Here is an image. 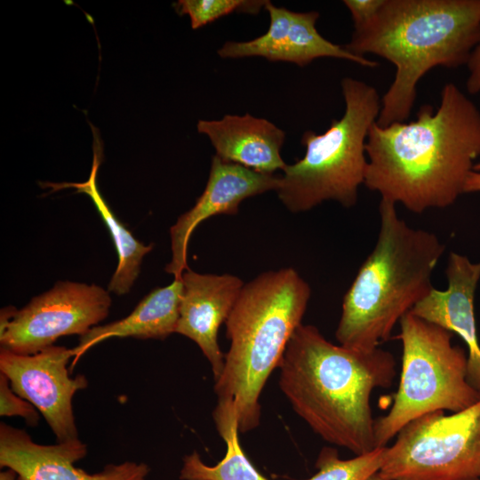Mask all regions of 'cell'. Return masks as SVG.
Segmentation results:
<instances>
[{"mask_svg": "<svg viewBox=\"0 0 480 480\" xmlns=\"http://www.w3.org/2000/svg\"><path fill=\"white\" fill-rule=\"evenodd\" d=\"M345 111L323 133L306 131L303 158L287 164L276 193L292 212L308 211L326 200L351 207L364 183L368 166L365 144L379 116L381 100L376 88L356 78L341 81Z\"/></svg>", "mask_w": 480, "mask_h": 480, "instance_id": "obj_6", "label": "cell"}, {"mask_svg": "<svg viewBox=\"0 0 480 480\" xmlns=\"http://www.w3.org/2000/svg\"><path fill=\"white\" fill-rule=\"evenodd\" d=\"M91 128L93 134V159L88 180L80 183H45V185L54 190L74 188L77 193H84L92 199L108 229L118 257V263L108 285V291L121 296L130 292L140 274L143 258L153 249V244L146 245L138 241L115 215L100 193L97 174L103 158V147L97 129L92 124Z\"/></svg>", "mask_w": 480, "mask_h": 480, "instance_id": "obj_18", "label": "cell"}, {"mask_svg": "<svg viewBox=\"0 0 480 480\" xmlns=\"http://www.w3.org/2000/svg\"><path fill=\"white\" fill-rule=\"evenodd\" d=\"M217 431L227 449L214 466L205 464L197 452L184 456L180 480H269L261 475L244 452L239 441V427L235 404L218 399L212 412Z\"/></svg>", "mask_w": 480, "mask_h": 480, "instance_id": "obj_19", "label": "cell"}, {"mask_svg": "<svg viewBox=\"0 0 480 480\" xmlns=\"http://www.w3.org/2000/svg\"><path fill=\"white\" fill-rule=\"evenodd\" d=\"M445 274L446 290L432 288L411 312L431 324L457 333L467 344L468 380L480 392V345L474 312L475 292L480 280V262L451 252Z\"/></svg>", "mask_w": 480, "mask_h": 480, "instance_id": "obj_15", "label": "cell"}, {"mask_svg": "<svg viewBox=\"0 0 480 480\" xmlns=\"http://www.w3.org/2000/svg\"><path fill=\"white\" fill-rule=\"evenodd\" d=\"M182 290L181 277L174 278L171 284L151 291L127 316L92 327L80 336L78 345L73 348L71 368L88 349L108 339L164 340L175 332Z\"/></svg>", "mask_w": 480, "mask_h": 480, "instance_id": "obj_17", "label": "cell"}, {"mask_svg": "<svg viewBox=\"0 0 480 480\" xmlns=\"http://www.w3.org/2000/svg\"><path fill=\"white\" fill-rule=\"evenodd\" d=\"M278 368L282 392L322 439L356 456L377 448L371 396L392 385L396 372L390 352L334 345L316 326L301 324Z\"/></svg>", "mask_w": 480, "mask_h": 480, "instance_id": "obj_2", "label": "cell"}, {"mask_svg": "<svg viewBox=\"0 0 480 480\" xmlns=\"http://www.w3.org/2000/svg\"><path fill=\"white\" fill-rule=\"evenodd\" d=\"M378 473L385 480H480V400L407 423L385 447Z\"/></svg>", "mask_w": 480, "mask_h": 480, "instance_id": "obj_8", "label": "cell"}, {"mask_svg": "<svg viewBox=\"0 0 480 480\" xmlns=\"http://www.w3.org/2000/svg\"><path fill=\"white\" fill-rule=\"evenodd\" d=\"M196 128L209 138L215 156L223 161L266 174L287 165L281 156L285 133L265 118L226 115L219 120H199Z\"/></svg>", "mask_w": 480, "mask_h": 480, "instance_id": "obj_16", "label": "cell"}, {"mask_svg": "<svg viewBox=\"0 0 480 480\" xmlns=\"http://www.w3.org/2000/svg\"><path fill=\"white\" fill-rule=\"evenodd\" d=\"M366 480H385L384 478H382L379 473H374L372 474V476H370Z\"/></svg>", "mask_w": 480, "mask_h": 480, "instance_id": "obj_27", "label": "cell"}, {"mask_svg": "<svg viewBox=\"0 0 480 480\" xmlns=\"http://www.w3.org/2000/svg\"><path fill=\"white\" fill-rule=\"evenodd\" d=\"M17 473L12 468H5L0 473V480H17Z\"/></svg>", "mask_w": 480, "mask_h": 480, "instance_id": "obj_26", "label": "cell"}, {"mask_svg": "<svg viewBox=\"0 0 480 480\" xmlns=\"http://www.w3.org/2000/svg\"><path fill=\"white\" fill-rule=\"evenodd\" d=\"M384 0H344L354 24V28L368 23L383 4Z\"/></svg>", "mask_w": 480, "mask_h": 480, "instance_id": "obj_23", "label": "cell"}, {"mask_svg": "<svg viewBox=\"0 0 480 480\" xmlns=\"http://www.w3.org/2000/svg\"><path fill=\"white\" fill-rule=\"evenodd\" d=\"M474 192H480V163L474 165L464 185L463 194Z\"/></svg>", "mask_w": 480, "mask_h": 480, "instance_id": "obj_25", "label": "cell"}, {"mask_svg": "<svg viewBox=\"0 0 480 480\" xmlns=\"http://www.w3.org/2000/svg\"><path fill=\"white\" fill-rule=\"evenodd\" d=\"M365 150L364 184L381 199L415 213L447 207L463 194L480 156V111L448 83L436 110L424 104L410 123L372 124Z\"/></svg>", "mask_w": 480, "mask_h": 480, "instance_id": "obj_1", "label": "cell"}, {"mask_svg": "<svg viewBox=\"0 0 480 480\" xmlns=\"http://www.w3.org/2000/svg\"><path fill=\"white\" fill-rule=\"evenodd\" d=\"M310 294L292 268L262 273L244 284L225 323L230 346L214 385L218 399L234 402L241 433L259 426L260 394L301 324Z\"/></svg>", "mask_w": 480, "mask_h": 480, "instance_id": "obj_5", "label": "cell"}, {"mask_svg": "<svg viewBox=\"0 0 480 480\" xmlns=\"http://www.w3.org/2000/svg\"><path fill=\"white\" fill-rule=\"evenodd\" d=\"M111 302L109 292L99 285L58 282L20 309H2L1 348L33 355L60 337L82 336L108 316Z\"/></svg>", "mask_w": 480, "mask_h": 480, "instance_id": "obj_9", "label": "cell"}, {"mask_svg": "<svg viewBox=\"0 0 480 480\" xmlns=\"http://www.w3.org/2000/svg\"><path fill=\"white\" fill-rule=\"evenodd\" d=\"M396 338L403 347L397 391L389 412L374 424L376 447H385L410 421L436 411L453 413L480 400L468 380V356L452 345V332L425 321L411 311L399 321Z\"/></svg>", "mask_w": 480, "mask_h": 480, "instance_id": "obj_7", "label": "cell"}, {"mask_svg": "<svg viewBox=\"0 0 480 480\" xmlns=\"http://www.w3.org/2000/svg\"><path fill=\"white\" fill-rule=\"evenodd\" d=\"M262 0H180L173 4L180 15H188L191 28H199L232 12L258 13L265 6Z\"/></svg>", "mask_w": 480, "mask_h": 480, "instance_id": "obj_21", "label": "cell"}, {"mask_svg": "<svg viewBox=\"0 0 480 480\" xmlns=\"http://www.w3.org/2000/svg\"><path fill=\"white\" fill-rule=\"evenodd\" d=\"M468 76L466 82V87L469 93L476 94L480 92V40L473 49L467 62Z\"/></svg>", "mask_w": 480, "mask_h": 480, "instance_id": "obj_24", "label": "cell"}, {"mask_svg": "<svg viewBox=\"0 0 480 480\" xmlns=\"http://www.w3.org/2000/svg\"><path fill=\"white\" fill-rule=\"evenodd\" d=\"M73 348L51 346L33 355L0 350V372L11 388L44 416L58 443L78 439L72 399L87 388L85 376L70 377L68 364Z\"/></svg>", "mask_w": 480, "mask_h": 480, "instance_id": "obj_10", "label": "cell"}, {"mask_svg": "<svg viewBox=\"0 0 480 480\" xmlns=\"http://www.w3.org/2000/svg\"><path fill=\"white\" fill-rule=\"evenodd\" d=\"M264 8L269 14L268 31L252 40L226 42L218 55L224 59L259 56L269 61L292 62L305 67L323 57L343 59L365 68H375L379 63L347 51L321 36L316 28L319 12H293L267 1Z\"/></svg>", "mask_w": 480, "mask_h": 480, "instance_id": "obj_12", "label": "cell"}, {"mask_svg": "<svg viewBox=\"0 0 480 480\" xmlns=\"http://www.w3.org/2000/svg\"><path fill=\"white\" fill-rule=\"evenodd\" d=\"M376 244L346 292L336 330L340 345L372 351L396 324L433 288L431 276L444 251L433 233L411 228L396 204L380 200Z\"/></svg>", "mask_w": 480, "mask_h": 480, "instance_id": "obj_4", "label": "cell"}, {"mask_svg": "<svg viewBox=\"0 0 480 480\" xmlns=\"http://www.w3.org/2000/svg\"><path fill=\"white\" fill-rule=\"evenodd\" d=\"M385 447L349 460L340 459L335 448L324 447L316 462L318 471L306 480H366L379 472Z\"/></svg>", "mask_w": 480, "mask_h": 480, "instance_id": "obj_20", "label": "cell"}, {"mask_svg": "<svg viewBox=\"0 0 480 480\" xmlns=\"http://www.w3.org/2000/svg\"><path fill=\"white\" fill-rule=\"evenodd\" d=\"M479 40L480 0H384L343 46L352 54H375L395 66L376 121L385 127L408 119L417 84L429 70L466 65Z\"/></svg>", "mask_w": 480, "mask_h": 480, "instance_id": "obj_3", "label": "cell"}, {"mask_svg": "<svg viewBox=\"0 0 480 480\" xmlns=\"http://www.w3.org/2000/svg\"><path fill=\"white\" fill-rule=\"evenodd\" d=\"M38 412L31 403L12 390L8 378L0 372V415L20 416L28 426L36 427L40 420Z\"/></svg>", "mask_w": 480, "mask_h": 480, "instance_id": "obj_22", "label": "cell"}, {"mask_svg": "<svg viewBox=\"0 0 480 480\" xmlns=\"http://www.w3.org/2000/svg\"><path fill=\"white\" fill-rule=\"evenodd\" d=\"M86 453L79 439L41 444L25 430L0 424V467L13 469L17 480H146L150 471L144 462L124 461L89 474L75 466Z\"/></svg>", "mask_w": 480, "mask_h": 480, "instance_id": "obj_11", "label": "cell"}, {"mask_svg": "<svg viewBox=\"0 0 480 480\" xmlns=\"http://www.w3.org/2000/svg\"><path fill=\"white\" fill-rule=\"evenodd\" d=\"M175 332L192 340L209 361L214 380L221 375L225 356L218 343L220 326L226 323L244 286L230 274H200L187 269Z\"/></svg>", "mask_w": 480, "mask_h": 480, "instance_id": "obj_14", "label": "cell"}, {"mask_svg": "<svg viewBox=\"0 0 480 480\" xmlns=\"http://www.w3.org/2000/svg\"><path fill=\"white\" fill-rule=\"evenodd\" d=\"M279 179V176L258 172L214 156L204 192L195 205L180 215L170 228L172 260L165 271L174 278H180L189 268L188 242L202 221L217 214H236L244 199L269 190L276 191Z\"/></svg>", "mask_w": 480, "mask_h": 480, "instance_id": "obj_13", "label": "cell"}]
</instances>
